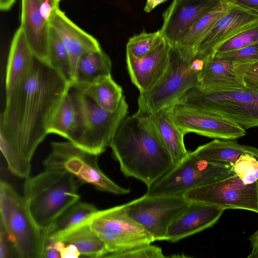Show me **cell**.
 Here are the masks:
<instances>
[{"instance_id": "cell-1", "label": "cell", "mask_w": 258, "mask_h": 258, "mask_svg": "<svg viewBox=\"0 0 258 258\" xmlns=\"http://www.w3.org/2000/svg\"><path fill=\"white\" fill-rule=\"evenodd\" d=\"M69 88L60 73L35 57L27 77L6 94L0 117V148L15 176L29 177L32 157L49 134L50 120Z\"/></svg>"}, {"instance_id": "cell-2", "label": "cell", "mask_w": 258, "mask_h": 258, "mask_svg": "<svg viewBox=\"0 0 258 258\" xmlns=\"http://www.w3.org/2000/svg\"><path fill=\"white\" fill-rule=\"evenodd\" d=\"M109 147L122 173L141 181L147 187L175 165L150 115L137 112L126 116Z\"/></svg>"}, {"instance_id": "cell-3", "label": "cell", "mask_w": 258, "mask_h": 258, "mask_svg": "<svg viewBox=\"0 0 258 258\" xmlns=\"http://www.w3.org/2000/svg\"><path fill=\"white\" fill-rule=\"evenodd\" d=\"M80 183L68 171L54 169H45L25 179L23 198L26 206L45 234L60 214L79 200Z\"/></svg>"}, {"instance_id": "cell-4", "label": "cell", "mask_w": 258, "mask_h": 258, "mask_svg": "<svg viewBox=\"0 0 258 258\" xmlns=\"http://www.w3.org/2000/svg\"><path fill=\"white\" fill-rule=\"evenodd\" d=\"M69 92L75 106L77 127L72 143L92 153L100 155L110 146L121 122L127 116L128 105L123 95L115 112L100 107L79 89L70 86Z\"/></svg>"}, {"instance_id": "cell-5", "label": "cell", "mask_w": 258, "mask_h": 258, "mask_svg": "<svg viewBox=\"0 0 258 258\" xmlns=\"http://www.w3.org/2000/svg\"><path fill=\"white\" fill-rule=\"evenodd\" d=\"M0 213L1 227L6 231L17 257L43 258L46 243L44 232L33 220L23 196L2 179Z\"/></svg>"}, {"instance_id": "cell-6", "label": "cell", "mask_w": 258, "mask_h": 258, "mask_svg": "<svg viewBox=\"0 0 258 258\" xmlns=\"http://www.w3.org/2000/svg\"><path fill=\"white\" fill-rule=\"evenodd\" d=\"M176 104L221 116L245 129L258 126V92L247 86L230 92L206 93L196 86Z\"/></svg>"}, {"instance_id": "cell-7", "label": "cell", "mask_w": 258, "mask_h": 258, "mask_svg": "<svg viewBox=\"0 0 258 258\" xmlns=\"http://www.w3.org/2000/svg\"><path fill=\"white\" fill-rule=\"evenodd\" d=\"M202 68L197 60L189 62L182 58L172 47L170 63L162 79L149 91L140 93L137 112L150 116L164 108L176 105L198 84Z\"/></svg>"}, {"instance_id": "cell-8", "label": "cell", "mask_w": 258, "mask_h": 258, "mask_svg": "<svg viewBox=\"0 0 258 258\" xmlns=\"http://www.w3.org/2000/svg\"><path fill=\"white\" fill-rule=\"evenodd\" d=\"M233 166L211 162L189 152L179 162L147 187L148 196L182 195L195 188L235 175Z\"/></svg>"}, {"instance_id": "cell-9", "label": "cell", "mask_w": 258, "mask_h": 258, "mask_svg": "<svg viewBox=\"0 0 258 258\" xmlns=\"http://www.w3.org/2000/svg\"><path fill=\"white\" fill-rule=\"evenodd\" d=\"M99 156L69 141L53 142L43 165L45 169L67 171L82 183L90 184L101 191L115 195L128 194L129 188L117 185L102 171L98 163Z\"/></svg>"}, {"instance_id": "cell-10", "label": "cell", "mask_w": 258, "mask_h": 258, "mask_svg": "<svg viewBox=\"0 0 258 258\" xmlns=\"http://www.w3.org/2000/svg\"><path fill=\"white\" fill-rule=\"evenodd\" d=\"M89 222L105 244L108 252L105 257L154 241L150 234L127 214L125 204L98 210Z\"/></svg>"}, {"instance_id": "cell-11", "label": "cell", "mask_w": 258, "mask_h": 258, "mask_svg": "<svg viewBox=\"0 0 258 258\" xmlns=\"http://www.w3.org/2000/svg\"><path fill=\"white\" fill-rule=\"evenodd\" d=\"M190 202L182 195L143 196L125 204L127 214L142 226L154 241L164 240L171 222Z\"/></svg>"}, {"instance_id": "cell-12", "label": "cell", "mask_w": 258, "mask_h": 258, "mask_svg": "<svg viewBox=\"0 0 258 258\" xmlns=\"http://www.w3.org/2000/svg\"><path fill=\"white\" fill-rule=\"evenodd\" d=\"M182 196L190 202L258 213L256 181L245 184L236 174L193 188Z\"/></svg>"}, {"instance_id": "cell-13", "label": "cell", "mask_w": 258, "mask_h": 258, "mask_svg": "<svg viewBox=\"0 0 258 258\" xmlns=\"http://www.w3.org/2000/svg\"><path fill=\"white\" fill-rule=\"evenodd\" d=\"M173 115L176 124L184 135L194 133L211 138L235 140L246 135L242 126L196 108L176 104Z\"/></svg>"}, {"instance_id": "cell-14", "label": "cell", "mask_w": 258, "mask_h": 258, "mask_svg": "<svg viewBox=\"0 0 258 258\" xmlns=\"http://www.w3.org/2000/svg\"><path fill=\"white\" fill-rule=\"evenodd\" d=\"M221 3V0H173L163 14L160 30L163 38L174 47L201 17Z\"/></svg>"}, {"instance_id": "cell-15", "label": "cell", "mask_w": 258, "mask_h": 258, "mask_svg": "<svg viewBox=\"0 0 258 258\" xmlns=\"http://www.w3.org/2000/svg\"><path fill=\"white\" fill-rule=\"evenodd\" d=\"M230 5L227 11L215 23L200 43L194 59L205 61L224 42L258 23V13Z\"/></svg>"}, {"instance_id": "cell-16", "label": "cell", "mask_w": 258, "mask_h": 258, "mask_svg": "<svg viewBox=\"0 0 258 258\" xmlns=\"http://www.w3.org/2000/svg\"><path fill=\"white\" fill-rule=\"evenodd\" d=\"M251 63H241L215 55L208 58L196 86L206 93L230 92L246 87L244 78Z\"/></svg>"}, {"instance_id": "cell-17", "label": "cell", "mask_w": 258, "mask_h": 258, "mask_svg": "<svg viewBox=\"0 0 258 258\" xmlns=\"http://www.w3.org/2000/svg\"><path fill=\"white\" fill-rule=\"evenodd\" d=\"M171 48L164 40L154 51L141 58L126 52L131 80L140 93L149 91L162 79L170 63Z\"/></svg>"}, {"instance_id": "cell-18", "label": "cell", "mask_w": 258, "mask_h": 258, "mask_svg": "<svg viewBox=\"0 0 258 258\" xmlns=\"http://www.w3.org/2000/svg\"><path fill=\"white\" fill-rule=\"evenodd\" d=\"M224 210L215 205L190 202L186 209L169 224L165 240L177 242L213 226Z\"/></svg>"}, {"instance_id": "cell-19", "label": "cell", "mask_w": 258, "mask_h": 258, "mask_svg": "<svg viewBox=\"0 0 258 258\" xmlns=\"http://www.w3.org/2000/svg\"><path fill=\"white\" fill-rule=\"evenodd\" d=\"M48 21L50 26L61 39L69 53L73 82L80 58L85 53L101 49L100 44L95 38L78 26L59 9L52 12Z\"/></svg>"}, {"instance_id": "cell-20", "label": "cell", "mask_w": 258, "mask_h": 258, "mask_svg": "<svg viewBox=\"0 0 258 258\" xmlns=\"http://www.w3.org/2000/svg\"><path fill=\"white\" fill-rule=\"evenodd\" d=\"M42 4L41 0H21L20 27L35 57L47 63L50 25Z\"/></svg>"}, {"instance_id": "cell-21", "label": "cell", "mask_w": 258, "mask_h": 258, "mask_svg": "<svg viewBox=\"0 0 258 258\" xmlns=\"http://www.w3.org/2000/svg\"><path fill=\"white\" fill-rule=\"evenodd\" d=\"M34 55L22 28L15 32L11 42L8 59L6 92H10L30 72L34 61Z\"/></svg>"}, {"instance_id": "cell-22", "label": "cell", "mask_w": 258, "mask_h": 258, "mask_svg": "<svg viewBox=\"0 0 258 258\" xmlns=\"http://www.w3.org/2000/svg\"><path fill=\"white\" fill-rule=\"evenodd\" d=\"M174 106L164 108L150 116L160 139L176 164L186 157L189 152L184 145V135L175 122Z\"/></svg>"}, {"instance_id": "cell-23", "label": "cell", "mask_w": 258, "mask_h": 258, "mask_svg": "<svg viewBox=\"0 0 258 258\" xmlns=\"http://www.w3.org/2000/svg\"><path fill=\"white\" fill-rule=\"evenodd\" d=\"M229 7V4L221 1L218 7L201 17L180 38L174 48L182 58L189 62L195 58L202 40Z\"/></svg>"}, {"instance_id": "cell-24", "label": "cell", "mask_w": 258, "mask_h": 258, "mask_svg": "<svg viewBox=\"0 0 258 258\" xmlns=\"http://www.w3.org/2000/svg\"><path fill=\"white\" fill-rule=\"evenodd\" d=\"M89 218L47 239H56L66 244H73L77 248L81 256L105 257L108 250L104 242L91 228Z\"/></svg>"}, {"instance_id": "cell-25", "label": "cell", "mask_w": 258, "mask_h": 258, "mask_svg": "<svg viewBox=\"0 0 258 258\" xmlns=\"http://www.w3.org/2000/svg\"><path fill=\"white\" fill-rule=\"evenodd\" d=\"M193 152L208 161L232 166L244 154L251 155L258 160L257 148L239 144L234 140L215 139L199 146Z\"/></svg>"}, {"instance_id": "cell-26", "label": "cell", "mask_w": 258, "mask_h": 258, "mask_svg": "<svg viewBox=\"0 0 258 258\" xmlns=\"http://www.w3.org/2000/svg\"><path fill=\"white\" fill-rule=\"evenodd\" d=\"M111 67L109 57L102 49L85 53L78 61L74 80L71 85L94 83L110 75Z\"/></svg>"}, {"instance_id": "cell-27", "label": "cell", "mask_w": 258, "mask_h": 258, "mask_svg": "<svg viewBox=\"0 0 258 258\" xmlns=\"http://www.w3.org/2000/svg\"><path fill=\"white\" fill-rule=\"evenodd\" d=\"M70 86L77 88L100 107L112 112L117 110L123 96L122 88L111 75L91 84Z\"/></svg>"}, {"instance_id": "cell-28", "label": "cell", "mask_w": 258, "mask_h": 258, "mask_svg": "<svg viewBox=\"0 0 258 258\" xmlns=\"http://www.w3.org/2000/svg\"><path fill=\"white\" fill-rule=\"evenodd\" d=\"M77 111L69 90L54 112L48 134H55L72 142L77 130Z\"/></svg>"}, {"instance_id": "cell-29", "label": "cell", "mask_w": 258, "mask_h": 258, "mask_svg": "<svg viewBox=\"0 0 258 258\" xmlns=\"http://www.w3.org/2000/svg\"><path fill=\"white\" fill-rule=\"evenodd\" d=\"M98 210L93 204L75 202L67 208L55 219L45 232L46 241L84 221L94 214Z\"/></svg>"}, {"instance_id": "cell-30", "label": "cell", "mask_w": 258, "mask_h": 258, "mask_svg": "<svg viewBox=\"0 0 258 258\" xmlns=\"http://www.w3.org/2000/svg\"><path fill=\"white\" fill-rule=\"evenodd\" d=\"M47 63L60 73L70 83L73 81L70 55L61 39L50 26L48 42Z\"/></svg>"}, {"instance_id": "cell-31", "label": "cell", "mask_w": 258, "mask_h": 258, "mask_svg": "<svg viewBox=\"0 0 258 258\" xmlns=\"http://www.w3.org/2000/svg\"><path fill=\"white\" fill-rule=\"evenodd\" d=\"M164 40L160 30L150 33L143 32L128 39L126 52L136 58H141L154 51Z\"/></svg>"}, {"instance_id": "cell-32", "label": "cell", "mask_w": 258, "mask_h": 258, "mask_svg": "<svg viewBox=\"0 0 258 258\" xmlns=\"http://www.w3.org/2000/svg\"><path fill=\"white\" fill-rule=\"evenodd\" d=\"M258 42V23L238 33L221 44L216 53L235 50Z\"/></svg>"}, {"instance_id": "cell-33", "label": "cell", "mask_w": 258, "mask_h": 258, "mask_svg": "<svg viewBox=\"0 0 258 258\" xmlns=\"http://www.w3.org/2000/svg\"><path fill=\"white\" fill-rule=\"evenodd\" d=\"M233 171L245 184H251L258 179V160L254 157L244 154L233 165Z\"/></svg>"}, {"instance_id": "cell-34", "label": "cell", "mask_w": 258, "mask_h": 258, "mask_svg": "<svg viewBox=\"0 0 258 258\" xmlns=\"http://www.w3.org/2000/svg\"><path fill=\"white\" fill-rule=\"evenodd\" d=\"M214 55L227 60L241 62L255 63L258 62V42L242 48Z\"/></svg>"}, {"instance_id": "cell-35", "label": "cell", "mask_w": 258, "mask_h": 258, "mask_svg": "<svg viewBox=\"0 0 258 258\" xmlns=\"http://www.w3.org/2000/svg\"><path fill=\"white\" fill-rule=\"evenodd\" d=\"M165 257L160 247L151 245V244L112 254L109 256V257L119 258H162Z\"/></svg>"}, {"instance_id": "cell-36", "label": "cell", "mask_w": 258, "mask_h": 258, "mask_svg": "<svg viewBox=\"0 0 258 258\" xmlns=\"http://www.w3.org/2000/svg\"><path fill=\"white\" fill-rule=\"evenodd\" d=\"M0 231V258L17 257L6 231L2 227Z\"/></svg>"}, {"instance_id": "cell-37", "label": "cell", "mask_w": 258, "mask_h": 258, "mask_svg": "<svg viewBox=\"0 0 258 258\" xmlns=\"http://www.w3.org/2000/svg\"><path fill=\"white\" fill-rule=\"evenodd\" d=\"M244 81L247 87L258 92V62L249 66Z\"/></svg>"}, {"instance_id": "cell-38", "label": "cell", "mask_w": 258, "mask_h": 258, "mask_svg": "<svg viewBox=\"0 0 258 258\" xmlns=\"http://www.w3.org/2000/svg\"><path fill=\"white\" fill-rule=\"evenodd\" d=\"M232 5L246 8L258 13V0H221Z\"/></svg>"}, {"instance_id": "cell-39", "label": "cell", "mask_w": 258, "mask_h": 258, "mask_svg": "<svg viewBox=\"0 0 258 258\" xmlns=\"http://www.w3.org/2000/svg\"><path fill=\"white\" fill-rule=\"evenodd\" d=\"M61 258H78L81 254L77 248L73 244H66L60 252Z\"/></svg>"}, {"instance_id": "cell-40", "label": "cell", "mask_w": 258, "mask_h": 258, "mask_svg": "<svg viewBox=\"0 0 258 258\" xmlns=\"http://www.w3.org/2000/svg\"><path fill=\"white\" fill-rule=\"evenodd\" d=\"M252 250L247 256L248 258H258V229L249 238Z\"/></svg>"}, {"instance_id": "cell-41", "label": "cell", "mask_w": 258, "mask_h": 258, "mask_svg": "<svg viewBox=\"0 0 258 258\" xmlns=\"http://www.w3.org/2000/svg\"><path fill=\"white\" fill-rule=\"evenodd\" d=\"M167 0H147L144 11L147 13H150L157 6L166 2Z\"/></svg>"}, {"instance_id": "cell-42", "label": "cell", "mask_w": 258, "mask_h": 258, "mask_svg": "<svg viewBox=\"0 0 258 258\" xmlns=\"http://www.w3.org/2000/svg\"><path fill=\"white\" fill-rule=\"evenodd\" d=\"M16 0H0V9L6 11L10 10L14 5Z\"/></svg>"}, {"instance_id": "cell-43", "label": "cell", "mask_w": 258, "mask_h": 258, "mask_svg": "<svg viewBox=\"0 0 258 258\" xmlns=\"http://www.w3.org/2000/svg\"><path fill=\"white\" fill-rule=\"evenodd\" d=\"M44 4L49 5L53 11L59 9L60 0H41Z\"/></svg>"}, {"instance_id": "cell-44", "label": "cell", "mask_w": 258, "mask_h": 258, "mask_svg": "<svg viewBox=\"0 0 258 258\" xmlns=\"http://www.w3.org/2000/svg\"><path fill=\"white\" fill-rule=\"evenodd\" d=\"M257 204L258 208V179L256 180Z\"/></svg>"}]
</instances>
